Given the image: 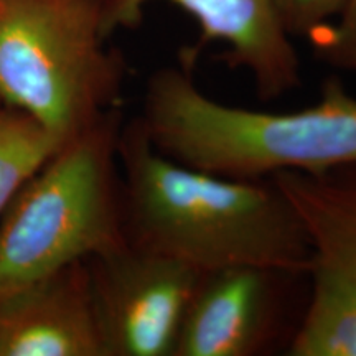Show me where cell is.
I'll list each match as a JSON object with an SVG mask.
<instances>
[{
	"label": "cell",
	"instance_id": "10",
	"mask_svg": "<svg viewBox=\"0 0 356 356\" xmlns=\"http://www.w3.org/2000/svg\"><path fill=\"white\" fill-rule=\"evenodd\" d=\"M66 142L24 111L0 109V216Z\"/></svg>",
	"mask_w": 356,
	"mask_h": 356
},
{
	"label": "cell",
	"instance_id": "3",
	"mask_svg": "<svg viewBox=\"0 0 356 356\" xmlns=\"http://www.w3.org/2000/svg\"><path fill=\"white\" fill-rule=\"evenodd\" d=\"M122 108L66 142L0 216V300L126 241L118 142Z\"/></svg>",
	"mask_w": 356,
	"mask_h": 356
},
{
	"label": "cell",
	"instance_id": "7",
	"mask_svg": "<svg viewBox=\"0 0 356 356\" xmlns=\"http://www.w3.org/2000/svg\"><path fill=\"white\" fill-rule=\"evenodd\" d=\"M150 0H102L106 37L132 30L144 19ZM200 26L197 55L211 42L228 50L221 55L229 68L246 70L262 101H274L300 86V60L284 29L274 0H168Z\"/></svg>",
	"mask_w": 356,
	"mask_h": 356
},
{
	"label": "cell",
	"instance_id": "6",
	"mask_svg": "<svg viewBox=\"0 0 356 356\" xmlns=\"http://www.w3.org/2000/svg\"><path fill=\"white\" fill-rule=\"evenodd\" d=\"M86 262L104 356H173L198 270L127 239Z\"/></svg>",
	"mask_w": 356,
	"mask_h": 356
},
{
	"label": "cell",
	"instance_id": "2",
	"mask_svg": "<svg viewBox=\"0 0 356 356\" xmlns=\"http://www.w3.org/2000/svg\"><path fill=\"white\" fill-rule=\"evenodd\" d=\"M197 61L185 47L177 65L157 70L145 84L137 119L162 154L243 180L356 163V97L340 78L325 79L309 108L254 111L204 95L195 81Z\"/></svg>",
	"mask_w": 356,
	"mask_h": 356
},
{
	"label": "cell",
	"instance_id": "8",
	"mask_svg": "<svg viewBox=\"0 0 356 356\" xmlns=\"http://www.w3.org/2000/svg\"><path fill=\"white\" fill-rule=\"evenodd\" d=\"M299 274L229 266L200 274L173 356H256L282 328L284 291Z\"/></svg>",
	"mask_w": 356,
	"mask_h": 356
},
{
	"label": "cell",
	"instance_id": "11",
	"mask_svg": "<svg viewBox=\"0 0 356 356\" xmlns=\"http://www.w3.org/2000/svg\"><path fill=\"white\" fill-rule=\"evenodd\" d=\"M318 61L356 73V0H346L335 19L307 35Z\"/></svg>",
	"mask_w": 356,
	"mask_h": 356
},
{
	"label": "cell",
	"instance_id": "13",
	"mask_svg": "<svg viewBox=\"0 0 356 356\" xmlns=\"http://www.w3.org/2000/svg\"><path fill=\"white\" fill-rule=\"evenodd\" d=\"M3 108V104H2V101H0V109H2Z\"/></svg>",
	"mask_w": 356,
	"mask_h": 356
},
{
	"label": "cell",
	"instance_id": "1",
	"mask_svg": "<svg viewBox=\"0 0 356 356\" xmlns=\"http://www.w3.org/2000/svg\"><path fill=\"white\" fill-rule=\"evenodd\" d=\"M124 234L200 274L262 266L307 275L310 246L273 178L243 180L185 165L155 149L137 115L118 142Z\"/></svg>",
	"mask_w": 356,
	"mask_h": 356
},
{
	"label": "cell",
	"instance_id": "5",
	"mask_svg": "<svg viewBox=\"0 0 356 356\" xmlns=\"http://www.w3.org/2000/svg\"><path fill=\"white\" fill-rule=\"evenodd\" d=\"M304 226L309 297L289 356H356V163L270 177Z\"/></svg>",
	"mask_w": 356,
	"mask_h": 356
},
{
	"label": "cell",
	"instance_id": "4",
	"mask_svg": "<svg viewBox=\"0 0 356 356\" xmlns=\"http://www.w3.org/2000/svg\"><path fill=\"white\" fill-rule=\"evenodd\" d=\"M102 0H0V101L68 142L122 108L126 61Z\"/></svg>",
	"mask_w": 356,
	"mask_h": 356
},
{
	"label": "cell",
	"instance_id": "9",
	"mask_svg": "<svg viewBox=\"0 0 356 356\" xmlns=\"http://www.w3.org/2000/svg\"><path fill=\"white\" fill-rule=\"evenodd\" d=\"M0 356H104L86 261L0 300Z\"/></svg>",
	"mask_w": 356,
	"mask_h": 356
},
{
	"label": "cell",
	"instance_id": "12",
	"mask_svg": "<svg viewBox=\"0 0 356 356\" xmlns=\"http://www.w3.org/2000/svg\"><path fill=\"white\" fill-rule=\"evenodd\" d=\"M284 29L291 37H305L335 19L346 0H274Z\"/></svg>",
	"mask_w": 356,
	"mask_h": 356
}]
</instances>
